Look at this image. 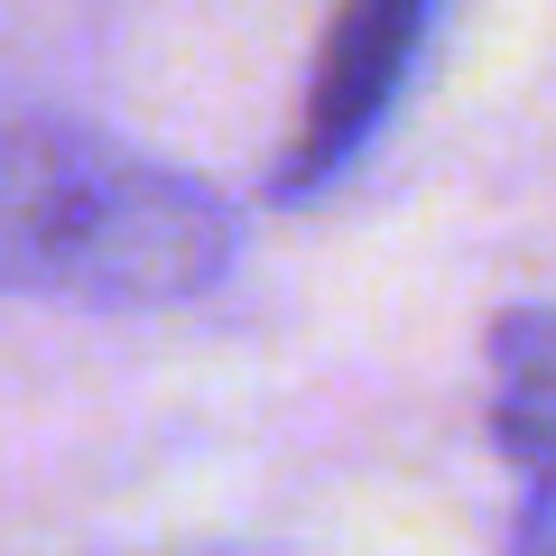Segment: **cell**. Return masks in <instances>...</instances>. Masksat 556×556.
Listing matches in <instances>:
<instances>
[{
	"label": "cell",
	"instance_id": "6da1fadb",
	"mask_svg": "<svg viewBox=\"0 0 556 556\" xmlns=\"http://www.w3.org/2000/svg\"><path fill=\"white\" fill-rule=\"evenodd\" d=\"M232 241H241V223L204 177L159 167L93 130L38 223L28 288L65 298V306H121V316L186 306L232 269Z\"/></svg>",
	"mask_w": 556,
	"mask_h": 556
},
{
	"label": "cell",
	"instance_id": "3957f363",
	"mask_svg": "<svg viewBox=\"0 0 556 556\" xmlns=\"http://www.w3.org/2000/svg\"><path fill=\"white\" fill-rule=\"evenodd\" d=\"M492 437L519 473H547L556 455V334H547V306H510L492 325Z\"/></svg>",
	"mask_w": 556,
	"mask_h": 556
},
{
	"label": "cell",
	"instance_id": "5b68a950",
	"mask_svg": "<svg viewBox=\"0 0 556 556\" xmlns=\"http://www.w3.org/2000/svg\"><path fill=\"white\" fill-rule=\"evenodd\" d=\"M556 501H547V473H519V510H510V556H547L556 547Z\"/></svg>",
	"mask_w": 556,
	"mask_h": 556
},
{
	"label": "cell",
	"instance_id": "277c9868",
	"mask_svg": "<svg viewBox=\"0 0 556 556\" xmlns=\"http://www.w3.org/2000/svg\"><path fill=\"white\" fill-rule=\"evenodd\" d=\"M93 130L56 112H0V288H28V260H38V223L56 204L65 167Z\"/></svg>",
	"mask_w": 556,
	"mask_h": 556
},
{
	"label": "cell",
	"instance_id": "7a4b0ae2",
	"mask_svg": "<svg viewBox=\"0 0 556 556\" xmlns=\"http://www.w3.org/2000/svg\"><path fill=\"white\" fill-rule=\"evenodd\" d=\"M445 10L455 0H334V20L316 38V65H306V102H298V121L278 139V167H269L278 204H316L362 167V149L408 102Z\"/></svg>",
	"mask_w": 556,
	"mask_h": 556
},
{
	"label": "cell",
	"instance_id": "8992f818",
	"mask_svg": "<svg viewBox=\"0 0 556 556\" xmlns=\"http://www.w3.org/2000/svg\"><path fill=\"white\" fill-rule=\"evenodd\" d=\"M214 556H251V547H214Z\"/></svg>",
	"mask_w": 556,
	"mask_h": 556
}]
</instances>
